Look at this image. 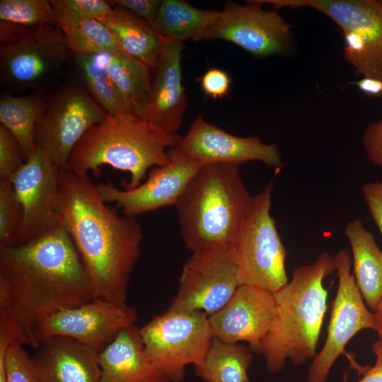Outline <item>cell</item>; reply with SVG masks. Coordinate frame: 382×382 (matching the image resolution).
I'll use <instances>...</instances> for the list:
<instances>
[{"instance_id": "cell-4", "label": "cell", "mask_w": 382, "mask_h": 382, "mask_svg": "<svg viewBox=\"0 0 382 382\" xmlns=\"http://www.w3.org/2000/svg\"><path fill=\"white\" fill-rule=\"evenodd\" d=\"M334 271L333 257L323 252L314 262L293 270L291 279L273 293L275 315L262 349L270 373L281 371L287 359L298 366L316 355L327 311L323 280Z\"/></svg>"}, {"instance_id": "cell-28", "label": "cell", "mask_w": 382, "mask_h": 382, "mask_svg": "<svg viewBox=\"0 0 382 382\" xmlns=\"http://www.w3.org/2000/svg\"><path fill=\"white\" fill-rule=\"evenodd\" d=\"M90 95L110 115L132 113L120 92L94 54L76 57Z\"/></svg>"}, {"instance_id": "cell-6", "label": "cell", "mask_w": 382, "mask_h": 382, "mask_svg": "<svg viewBox=\"0 0 382 382\" xmlns=\"http://www.w3.org/2000/svg\"><path fill=\"white\" fill-rule=\"evenodd\" d=\"M273 183L253 197L234 247L239 285L257 286L272 293L288 282L287 252L270 214Z\"/></svg>"}, {"instance_id": "cell-5", "label": "cell", "mask_w": 382, "mask_h": 382, "mask_svg": "<svg viewBox=\"0 0 382 382\" xmlns=\"http://www.w3.org/2000/svg\"><path fill=\"white\" fill-rule=\"evenodd\" d=\"M182 137L166 133L133 113L108 114L93 126L71 151L65 169L86 175L99 173L102 165L130 173L125 189L141 184L148 170L170 161L168 150L176 146Z\"/></svg>"}, {"instance_id": "cell-24", "label": "cell", "mask_w": 382, "mask_h": 382, "mask_svg": "<svg viewBox=\"0 0 382 382\" xmlns=\"http://www.w3.org/2000/svg\"><path fill=\"white\" fill-rule=\"evenodd\" d=\"M219 12L199 9L185 1L163 0L151 26L163 41H200Z\"/></svg>"}, {"instance_id": "cell-31", "label": "cell", "mask_w": 382, "mask_h": 382, "mask_svg": "<svg viewBox=\"0 0 382 382\" xmlns=\"http://www.w3.org/2000/svg\"><path fill=\"white\" fill-rule=\"evenodd\" d=\"M50 1L54 9L55 23L60 29L86 21H100L112 10L109 1L103 0H54Z\"/></svg>"}, {"instance_id": "cell-39", "label": "cell", "mask_w": 382, "mask_h": 382, "mask_svg": "<svg viewBox=\"0 0 382 382\" xmlns=\"http://www.w3.org/2000/svg\"><path fill=\"white\" fill-rule=\"evenodd\" d=\"M372 352L376 356L375 364L368 368L358 382H382V346L378 341L373 344ZM344 382H347L346 377Z\"/></svg>"}, {"instance_id": "cell-3", "label": "cell", "mask_w": 382, "mask_h": 382, "mask_svg": "<svg viewBox=\"0 0 382 382\" xmlns=\"http://www.w3.org/2000/svg\"><path fill=\"white\" fill-rule=\"evenodd\" d=\"M253 200L239 165H202L176 205L181 237L192 253L235 247Z\"/></svg>"}, {"instance_id": "cell-37", "label": "cell", "mask_w": 382, "mask_h": 382, "mask_svg": "<svg viewBox=\"0 0 382 382\" xmlns=\"http://www.w3.org/2000/svg\"><path fill=\"white\" fill-rule=\"evenodd\" d=\"M362 194L372 219L382 236V179L364 185Z\"/></svg>"}, {"instance_id": "cell-15", "label": "cell", "mask_w": 382, "mask_h": 382, "mask_svg": "<svg viewBox=\"0 0 382 382\" xmlns=\"http://www.w3.org/2000/svg\"><path fill=\"white\" fill-rule=\"evenodd\" d=\"M262 4L259 0L244 4L226 1L204 40H226L257 57L284 53L292 26L277 11H266Z\"/></svg>"}, {"instance_id": "cell-29", "label": "cell", "mask_w": 382, "mask_h": 382, "mask_svg": "<svg viewBox=\"0 0 382 382\" xmlns=\"http://www.w3.org/2000/svg\"><path fill=\"white\" fill-rule=\"evenodd\" d=\"M61 30L67 46L76 55L122 50L112 33L98 20L81 22Z\"/></svg>"}, {"instance_id": "cell-32", "label": "cell", "mask_w": 382, "mask_h": 382, "mask_svg": "<svg viewBox=\"0 0 382 382\" xmlns=\"http://www.w3.org/2000/svg\"><path fill=\"white\" fill-rule=\"evenodd\" d=\"M0 353L4 357L7 382H39L23 345L5 331H0Z\"/></svg>"}, {"instance_id": "cell-19", "label": "cell", "mask_w": 382, "mask_h": 382, "mask_svg": "<svg viewBox=\"0 0 382 382\" xmlns=\"http://www.w3.org/2000/svg\"><path fill=\"white\" fill-rule=\"evenodd\" d=\"M184 43L161 40L149 103L144 120L166 133L177 134L187 98L182 83L181 59Z\"/></svg>"}, {"instance_id": "cell-34", "label": "cell", "mask_w": 382, "mask_h": 382, "mask_svg": "<svg viewBox=\"0 0 382 382\" xmlns=\"http://www.w3.org/2000/svg\"><path fill=\"white\" fill-rule=\"evenodd\" d=\"M25 163L20 145L14 136L0 125V180L8 179Z\"/></svg>"}, {"instance_id": "cell-18", "label": "cell", "mask_w": 382, "mask_h": 382, "mask_svg": "<svg viewBox=\"0 0 382 382\" xmlns=\"http://www.w3.org/2000/svg\"><path fill=\"white\" fill-rule=\"evenodd\" d=\"M173 149L202 165L257 161L279 168L282 156L276 144L261 142L255 137H240L207 122L198 115L187 134Z\"/></svg>"}, {"instance_id": "cell-1", "label": "cell", "mask_w": 382, "mask_h": 382, "mask_svg": "<svg viewBox=\"0 0 382 382\" xmlns=\"http://www.w3.org/2000/svg\"><path fill=\"white\" fill-rule=\"evenodd\" d=\"M92 299L90 275L63 225L27 244L0 246V322L24 345L37 347L41 320Z\"/></svg>"}, {"instance_id": "cell-30", "label": "cell", "mask_w": 382, "mask_h": 382, "mask_svg": "<svg viewBox=\"0 0 382 382\" xmlns=\"http://www.w3.org/2000/svg\"><path fill=\"white\" fill-rule=\"evenodd\" d=\"M0 21L23 27L56 24L47 0H1Z\"/></svg>"}, {"instance_id": "cell-25", "label": "cell", "mask_w": 382, "mask_h": 382, "mask_svg": "<svg viewBox=\"0 0 382 382\" xmlns=\"http://www.w3.org/2000/svg\"><path fill=\"white\" fill-rule=\"evenodd\" d=\"M112 33L121 50L154 69L161 40L151 25L129 11L115 6L100 21Z\"/></svg>"}, {"instance_id": "cell-2", "label": "cell", "mask_w": 382, "mask_h": 382, "mask_svg": "<svg viewBox=\"0 0 382 382\" xmlns=\"http://www.w3.org/2000/svg\"><path fill=\"white\" fill-rule=\"evenodd\" d=\"M57 211L90 275L93 299L126 305L130 274L141 253L139 223L107 205L88 175L65 168Z\"/></svg>"}, {"instance_id": "cell-17", "label": "cell", "mask_w": 382, "mask_h": 382, "mask_svg": "<svg viewBox=\"0 0 382 382\" xmlns=\"http://www.w3.org/2000/svg\"><path fill=\"white\" fill-rule=\"evenodd\" d=\"M274 315L272 292L243 284L221 310L208 318L213 337L228 343L247 342L252 352L262 354Z\"/></svg>"}, {"instance_id": "cell-27", "label": "cell", "mask_w": 382, "mask_h": 382, "mask_svg": "<svg viewBox=\"0 0 382 382\" xmlns=\"http://www.w3.org/2000/svg\"><path fill=\"white\" fill-rule=\"evenodd\" d=\"M250 348L213 337L209 350L195 374L206 382H250L248 370L253 359Z\"/></svg>"}, {"instance_id": "cell-22", "label": "cell", "mask_w": 382, "mask_h": 382, "mask_svg": "<svg viewBox=\"0 0 382 382\" xmlns=\"http://www.w3.org/2000/svg\"><path fill=\"white\" fill-rule=\"evenodd\" d=\"M344 232L352 249L354 280L374 312L382 301V251L359 218L348 222Z\"/></svg>"}, {"instance_id": "cell-14", "label": "cell", "mask_w": 382, "mask_h": 382, "mask_svg": "<svg viewBox=\"0 0 382 382\" xmlns=\"http://www.w3.org/2000/svg\"><path fill=\"white\" fill-rule=\"evenodd\" d=\"M137 318V311L127 304L93 299L45 318L35 326L33 336L37 347L49 337L62 336L100 352Z\"/></svg>"}, {"instance_id": "cell-36", "label": "cell", "mask_w": 382, "mask_h": 382, "mask_svg": "<svg viewBox=\"0 0 382 382\" xmlns=\"http://www.w3.org/2000/svg\"><path fill=\"white\" fill-rule=\"evenodd\" d=\"M368 158L376 166H382V120L370 122L362 137Z\"/></svg>"}, {"instance_id": "cell-41", "label": "cell", "mask_w": 382, "mask_h": 382, "mask_svg": "<svg viewBox=\"0 0 382 382\" xmlns=\"http://www.w3.org/2000/svg\"><path fill=\"white\" fill-rule=\"evenodd\" d=\"M374 313L376 327V330L378 332L379 337V340L378 341L382 346V301Z\"/></svg>"}, {"instance_id": "cell-10", "label": "cell", "mask_w": 382, "mask_h": 382, "mask_svg": "<svg viewBox=\"0 0 382 382\" xmlns=\"http://www.w3.org/2000/svg\"><path fill=\"white\" fill-rule=\"evenodd\" d=\"M338 286L332 303L328 334L321 350L310 365L308 382H325L330 371L348 342L364 329L376 330L374 313L366 308L351 272L352 261L347 249L333 257Z\"/></svg>"}, {"instance_id": "cell-33", "label": "cell", "mask_w": 382, "mask_h": 382, "mask_svg": "<svg viewBox=\"0 0 382 382\" xmlns=\"http://www.w3.org/2000/svg\"><path fill=\"white\" fill-rule=\"evenodd\" d=\"M23 209L8 179L0 180V246H11L22 222Z\"/></svg>"}, {"instance_id": "cell-42", "label": "cell", "mask_w": 382, "mask_h": 382, "mask_svg": "<svg viewBox=\"0 0 382 382\" xmlns=\"http://www.w3.org/2000/svg\"><path fill=\"white\" fill-rule=\"evenodd\" d=\"M376 1H377V3H378V6L382 9V0H376Z\"/></svg>"}, {"instance_id": "cell-7", "label": "cell", "mask_w": 382, "mask_h": 382, "mask_svg": "<svg viewBox=\"0 0 382 382\" xmlns=\"http://www.w3.org/2000/svg\"><path fill=\"white\" fill-rule=\"evenodd\" d=\"M74 54L56 24L23 27L0 21V67L13 88L37 87Z\"/></svg>"}, {"instance_id": "cell-11", "label": "cell", "mask_w": 382, "mask_h": 382, "mask_svg": "<svg viewBox=\"0 0 382 382\" xmlns=\"http://www.w3.org/2000/svg\"><path fill=\"white\" fill-rule=\"evenodd\" d=\"M239 286L235 248L192 253L184 264L170 310L202 311L208 316L221 310Z\"/></svg>"}, {"instance_id": "cell-23", "label": "cell", "mask_w": 382, "mask_h": 382, "mask_svg": "<svg viewBox=\"0 0 382 382\" xmlns=\"http://www.w3.org/2000/svg\"><path fill=\"white\" fill-rule=\"evenodd\" d=\"M94 56L116 85L132 113L144 120L151 90V68L122 50Z\"/></svg>"}, {"instance_id": "cell-12", "label": "cell", "mask_w": 382, "mask_h": 382, "mask_svg": "<svg viewBox=\"0 0 382 382\" xmlns=\"http://www.w3.org/2000/svg\"><path fill=\"white\" fill-rule=\"evenodd\" d=\"M61 169L36 147L8 178L23 209L22 222L11 246L27 244L61 226L57 211Z\"/></svg>"}, {"instance_id": "cell-38", "label": "cell", "mask_w": 382, "mask_h": 382, "mask_svg": "<svg viewBox=\"0 0 382 382\" xmlns=\"http://www.w3.org/2000/svg\"><path fill=\"white\" fill-rule=\"evenodd\" d=\"M161 1V0H116L110 2L116 6L129 11L151 25Z\"/></svg>"}, {"instance_id": "cell-9", "label": "cell", "mask_w": 382, "mask_h": 382, "mask_svg": "<svg viewBox=\"0 0 382 382\" xmlns=\"http://www.w3.org/2000/svg\"><path fill=\"white\" fill-rule=\"evenodd\" d=\"M277 11L311 7L342 29L344 56L364 77L382 80V9L376 0H260Z\"/></svg>"}, {"instance_id": "cell-8", "label": "cell", "mask_w": 382, "mask_h": 382, "mask_svg": "<svg viewBox=\"0 0 382 382\" xmlns=\"http://www.w3.org/2000/svg\"><path fill=\"white\" fill-rule=\"evenodd\" d=\"M146 353L170 382H183L185 367L205 357L213 335L202 311L167 309L139 328Z\"/></svg>"}, {"instance_id": "cell-21", "label": "cell", "mask_w": 382, "mask_h": 382, "mask_svg": "<svg viewBox=\"0 0 382 382\" xmlns=\"http://www.w3.org/2000/svg\"><path fill=\"white\" fill-rule=\"evenodd\" d=\"M101 382H170L149 357L135 325L98 353Z\"/></svg>"}, {"instance_id": "cell-20", "label": "cell", "mask_w": 382, "mask_h": 382, "mask_svg": "<svg viewBox=\"0 0 382 382\" xmlns=\"http://www.w3.org/2000/svg\"><path fill=\"white\" fill-rule=\"evenodd\" d=\"M30 357L39 382H101L98 352L67 337L43 341Z\"/></svg>"}, {"instance_id": "cell-16", "label": "cell", "mask_w": 382, "mask_h": 382, "mask_svg": "<svg viewBox=\"0 0 382 382\" xmlns=\"http://www.w3.org/2000/svg\"><path fill=\"white\" fill-rule=\"evenodd\" d=\"M170 161L154 167L144 183L129 190H120L111 182L96 185L100 198L115 202L129 216L151 212L166 206H175L189 182L202 164L185 156L173 148L168 150Z\"/></svg>"}, {"instance_id": "cell-13", "label": "cell", "mask_w": 382, "mask_h": 382, "mask_svg": "<svg viewBox=\"0 0 382 382\" xmlns=\"http://www.w3.org/2000/svg\"><path fill=\"white\" fill-rule=\"evenodd\" d=\"M107 115L85 90L79 87L64 89L46 104L35 127L36 147L43 150L60 168H65L76 144Z\"/></svg>"}, {"instance_id": "cell-35", "label": "cell", "mask_w": 382, "mask_h": 382, "mask_svg": "<svg viewBox=\"0 0 382 382\" xmlns=\"http://www.w3.org/2000/svg\"><path fill=\"white\" fill-rule=\"evenodd\" d=\"M200 82L205 95L217 98H222L228 93L231 78L225 71L212 68L203 74Z\"/></svg>"}, {"instance_id": "cell-40", "label": "cell", "mask_w": 382, "mask_h": 382, "mask_svg": "<svg viewBox=\"0 0 382 382\" xmlns=\"http://www.w3.org/2000/svg\"><path fill=\"white\" fill-rule=\"evenodd\" d=\"M364 93L375 97L382 96V80L364 77L354 82Z\"/></svg>"}, {"instance_id": "cell-26", "label": "cell", "mask_w": 382, "mask_h": 382, "mask_svg": "<svg viewBox=\"0 0 382 382\" xmlns=\"http://www.w3.org/2000/svg\"><path fill=\"white\" fill-rule=\"evenodd\" d=\"M46 103L37 93L15 96L9 93L0 99V121L18 141L25 161L36 149V125L43 114Z\"/></svg>"}]
</instances>
